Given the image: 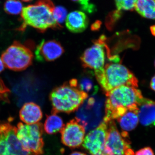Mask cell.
<instances>
[{
    "mask_svg": "<svg viewBox=\"0 0 155 155\" xmlns=\"http://www.w3.org/2000/svg\"><path fill=\"white\" fill-rule=\"evenodd\" d=\"M104 120L106 122L117 119L128 110H137L143 97L140 90L134 87L122 85L106 93Z\"/></svg>",
    "mask_w": 155,
    "mask_h": 155,
    "instance_id": "cell-1",
    "label": "cell"
},
{
    "mask_svg": "<svg viewBox=\"0 0 155 155\" xmlns=\"http://www.w3.org/2000/svg\"><path fill=\"white\" fill-rule=\"evenodd\" d=\"M54 8L51 0H38L34 5L23 8L21 13L22 23L19 30L23 31L27 26L41 32L49 28H61L53 16Z\"/></svg>",
    "mask_w": 155,
    "mask_h": 155,
    "instance_id": "cell-2",
    "label": "cell"
},
{
    "mask_svg": "<svg viewBox=\"0 0 155 155\" xmlns=\"http://www.w3.org/2000/svg\"><path fill=\"white\" fill-rule=\"evenodd\" d=\"M94 75L98 83L105 93L122 85L138 87V80L133 73L119 63H107L102 71L96 72Z\"/></svg>",
    "mask_w": 155,
    "mask_h": 155,
    "instance_id": "cell-3",
    "label": "cell"
},
{
    "mask_svg": "<svg viewBox=\"0 0 155 155\" xmlns=\"http://www.w3.org/2000/svg\"><path fill=\"white\" fill-rule=\"evenodd\" d=\"M88 95L69 81L56 87L50 94V100L53 107L52 113H72L79 108L88 97Z\"/></svg>",
    "mask_w": 155,
    "mask_h": 155,
    "instance_id": "cell-4",
    "label": "cell"
},
{
    "mask_svg": "<svg viewBox=\"0 0 155 155\" xmlns=\"http://www.w3.org/2000/svg\"><path fill=\"white\" fill-rule=\"evenodd\" d=\"M105 36L101 35L93 42L91 47L84 52L80 60L84 68L93 69L94 73L101 72L105 66L107 58L111 62H116L118 60V56H110Z\"/></svg>",
    "mask_w": 155,
    "mask_h": 155,
    "instance_id": "cell-5",
    "label": "cell"
},
{
    "mask_svg": "<svg viewBox=\"0 0 155 155\" xmlns=\"http://www.w3.org/2000/svg\"><path fill=\"white\" fill-rule=\"evenodd\" d=\"M28 44H22L18 41L13 43L3 52L2 59L5 67L15 71L25 70L31 65L34 55Z\"/></svg>",
    "mask_w": 155,
    "mask_h": 155,
    "instance_id": "cell-6",
    "label": "cell"
},
{
    "mask_svg": "<svg viewBox=\"0 0 155 155\" xmlns=\"http://www.w3.org/2000/svg\"><path fill=\"white\" fill-rule=\"evenodd\" d=\"M17 129V138L26 150L35 155L43 154L44 142L42 138L43 125L42 123L27 125L19 122Z\"/></svg>",
    "mask_w": 155,
    "mask_h": 155,
    "instance_id": "cell-7",
    "label": "cell"
},
{
    "mask_svg": "<svg viewBox=\"0 0 155 155\" xmlns=\"http://www.w3.org/2000/svg\"><path fill=\"white\" fill-rule=\"evenodd\" d=\"M96 94L88 97L78 109L76 119L85 130L95 128L102 122L104 101Z\"/></svg>",
    "mask_w": 155,
    "mask_h": 155,
    "instance_id": "cell-8",
    "label": "cell"
},
{
    "mask_svg": "<svg viewBox=\"0 0 155 155\" xmlns=\"http://www.w3.org/2000/svg\"><path fill=\"white\" fill-rule=\"evenodd\" d=\"M107 133L105 145L104 155H134L130 147L128 134L120 133L114 120L107 122Z\"/></svg>",
    "mask_w": 155,
    "mask_h": 155,
    "instance_id": "cell-9",
    "label": "cell"
},
{
    "mask_svg": "<svg viewBox=\"0 0 155 155\" xmlns=\"http://www.w3.org/2000/svg\"><path fill=\"white\" fill-rule=\"evenodd\" d=\"M107 128V123L103 120L84 138L82 146L91 155H104V150Z\"/></svg>",
    "mask_w": 155,
    "mask_h": 155,
    "instance_id": "cell-10",
    "label": "cell"
},
{
    "mask_svg": "<svg viewBox=\"0 0 155 155\" xmlns=\"http://www.w3.org/2000/svg\"><path fill=\"white\" fill-rule=\"evenodd\" d=\"M17 127L9 122H0V137L4 139L8 155H35L26 150L17 135Z\"/></svg>",
    "mask_w": 155,
    "mask_h": 155,
    "instance_id": "cell-11",
    "label": "cell"
},
{
    "mask_svg": "<svg viewBox=\"0 0 155 155\" xmlns=\"http://www.w3.org/2000/svg\"><path fill=\"white\" fill-rule=\"evenodd\" d=\"M63 144L70 148L78 147L83 143L85 129L75 118L64 125L61 130Z\"/></svg>",
    "mask_w": 155,
    "mask_h": 155,
    "instance_id": "cell-12",
    "label": "cell"
},
{
    "mask_svg": "<svg viewBox=\"0 0 155 155\" xmlns=\"http://www.w3.org/2000/svg\"><path fill=\"white\" fill-rule=\"evenodd\" d=\"M64 52V48L55 40H43L35 49V57L39 62H51L57 60Z\"/></svg>",
    "mask_w": 155,
    "mask_h": 155,
    "instance_id": "cell-13",
    "label": "cell"
},
{
    "mask_svg": "<svg viewBox=\"0 0 155 155\" xmlns=\"http://www.w3.org/2000/svg\"><path fill=\"white\" fill-rule=\"evenodd\" d=\"M137 107V116L140 124L145 127L155 126V101L143 97Z\"/></svg>",
    "mask_w": 155,
    "mask_h": 155,
    "instance_id": "cell-14",
    "label": "cell"
},
{
    "mask_svg": "<svg viewBox=\"0 0 155 155\" xmlns=\"http://www.w3.org/2000/svg\"><path fill=\"white\" fill-rule=\"evenodd\" d=\"M88 19L84 12L75 11L67 16L66 25L68 30L73 33L83 32L88 25Z\"/></svg>",
    "mask_w": 155,
    "mask_h": 155,
    "instance_id": "cell-15",
    "label": "cell"
},
{
    "mask_svg": "<svg viewBox=\"0 0 155 155\" xmlns=\"http://www.w3.org/2000/svg\"><path fill=\"white\" fill-rule=\"evenodd\" d=\"M42 117L43 113L40 106L31 102L24 104L19 111L20 119L27 125L38 123Z\"/></svg>",
    "mask_w": 155,
    "mask_h": 155,
    "instance_id": "cell-16",
    "label": "cell"
},
{
    "mask_svg": "<svg viewBox=\"0 0 155 155\" xmlns=\"http://www.w3.org/2000/svg\"><path fill=\"white\" fill-rule=\"evenodd\" d=\"M85 74L81 75L77 80V86L81 91L88 94L91 93L92 95L96 94L98 91L99 87L94 79V75L92 72H86Z\"/></svg>",
    "mask_w": 155,
    "mask_h": 155,
    "instance_id": "cell-17",
    "label": "cell"
},
{
    "mask_svg": "<svg viewBox=\"0 0 155 155\" xmlns=\"http://www.w3.org/2000/svg\"><path fill=\"white\" fill-rule=\"evenodd\" d=\"M137 110H128L124 115L117 119L120 127L125 132L135 129L139 122Z\"/></svg>",
    "mask_w": 155,
    "mask_h": 155,
    "instance_id": "cell-18",
    "label": "cell"
},
{
    "mask_svg": "<svg viewBox=\"0 0 155 155\" xmlns=\"http://www.w3.org/2000/svg\"><path fill=\"white\" fill-rule=\"evenodd\" d=\"M134 9L142 17L155 20V0H137Z\"/></svg>",
    "mask_w": 155,
    "mask_h": 155,
    "instance_id": "cell-19",
    "label": "cell"
},
{
    "mask_svg": "<svg viewBox=\"0 0 155 155\" xmlns=\"http://www.w3.org/2000/svg\"><path fill=\"white\" fill-rule=\"evenodd\" d=\"M64 125L63 119L57 114L52 113L47 116L45 122L44 130L49 134L58 133L62 130Z\"/></svg>",
    "mask_w": 155,
    "mask_h": 155,
    "instance_id": "cell-20",
    "label": "cell"
},
{
    "mask_svg": "<svg viewBox=\"0 0 155 155\" xmlns=\"http://www.w3.org/2000/svg\"><path fill=\"white\" fill-rule=\"evenodd\" d=\"M4 8L8 14L18 15L22 12L23 5L19 0H6Z\"/></svg>",
    "mask_w": 155,
    "mask_h": 155,
    "instance_id": "cell-21",
    "label": "cell"
},
{
    "mask_svg": "<svg viewBox=\"0 0 155 155\" xmlns=\"http://www.w3.org/2000/svg\"><path fill=\"white\" fill-rule=\"evenodd\" d=\"M67 10L62 6L55 7L53 12V16L56 22L60 28H62L61 24L64 23L67 17Z\"/></svg>",
    "mask_w": 155,
    "mask_h": 155,
    "instance_id": "cell-22",
    "label": "cell"
},
{
    "mask_svg": "<svg viewBox=\"0 0 155 155\" xmlns=\"http://www.w3.org/2000/svg\"><path fill=\"white\" fill-rule=\"evenodd\" d=\"M137 0H115L117 10L121 11H133L135 8Z\"/></svg>",
    "mask_w": 155,
    "mask_h": 155,
    "instance_id": "cell-23",
    "label": "cell"
},
{
    "mask_svg": "<svg viewBox=\"0 0 155 155\" xmlns=\"http://www.w3.org/2000/svg\"><path fill=\"white\" fill-rule=\"evenodd\" d=\"M80 5L81 9L89 14L94 12L96 10V7L91 2L90 0H72Z\"/></svg>",
    "mask_w": 155,
    "mask_h": 155,
    "instance_id": "cell-24",
    "label": "cell"
},
{
    "mask_svg": "<svg viewBox=\"0 0 155 155\" xmlns=\"http://www.w3.org/2000/svg\"><path fill=\"white\" fill-rule=\"evenodd\" d=\"M10 89L5 85L3 80L0 78V100L5 102H9Z\"/></svg>",
    "mask_w": 155,
    "mask_h": 155,
    "instance_id": "cell-25",
    "label": "cell"
},
{
    "mask_svg": "<svg viewBox=\"0 0 155 155\" xmlns=\"http://www.w3.org/2000/svg\"><path fill=\"white\" fill-rule=\"evenodd\" d=\"M134 155H154V153L151 148L146 147L139 150Z\"/></svg>",
    "mask_w": 155,
    "mask_h": 155,
    "instance_id": "cell-26",
    "label": "cell"
},
{
    "mask_svg": "<svg viewBox=\"0 0 155 155\" xmlns=\"http://www.w3.org/2000/svg\"><path fill=\"white\" fill-rule=\"evenodd\" d=\"M150 87L152 90L155 91V75L151 80L150 82Z\"/></svg>",
    "mask_w": 155,
    "mask_h": 155,
    "instance_id": "cell-27",
    "label": "cell"
},
{
    "mask_svg": "<svg viewBox=\"0 0 155 155\" xmlns=\"http://www.w3.org/2000/svg\"><path fill=\"white\" fill-rule=\"evenodd\" d=\"M5 65L3 63L2 58H0V73L4 71V69H5Z\"/></svg>",
    "mask_w": 155,
    "mask_h": 155,
    "instance_id": "cell-28",
    "label": "cell"
},
{
    "mask_svg": "<svg viewBox=\"0 0 155 155\" xmlns=\"http://www.w3.org/2000/svg\"><path fill=\"white\" fill-rule=\"evenodd\" d=\"M150 31L152 34L155 36V25H153L150 27Z\"/></svg>",
    "mask_w": 155,
    "mask_h": 155,
    "instance_id": "cell-29",
    "label": "cell"
},
{
    "mask_svg": "<svg viewBox=\"0 0 155 155\" xmlns=\"http://www.w3.org/2000/svg\"><path fill=\"white\" fill-rule=\"evenodd\" d=\"M70 155H87L84 153L79 152H74L72 153Z\"/></svg>",
    "mask_w": 155,
    "mask_h": 155,
    "instance_id": "cell-30",
    "label": "cell"
},
{
    "mask_svg": "<svg viewBox=\"0 0 155 155\" xmlns=\"http://www.w3.org/2000/svg\"><path fill=\"white\" fill-rule=\"evenodd\" d=\"M22 1L25 2H29L30 1H32V0H22Z\"/></svg>",
    "mask_w": 155,
    "mask_h": 155,
    "instance_id": "cell-31",
    "label": "cell"
},
{
    "mask_svg": "<svg viewBox=\"0 0 155 155\" xmlns=\"http://www.w3.org/2000/svg\"></svg>",
    "mask_w": 155,
    "mask_h": 155,
    "instance_id": "cell-32",
    "label": "cell"
}]
</instances>
